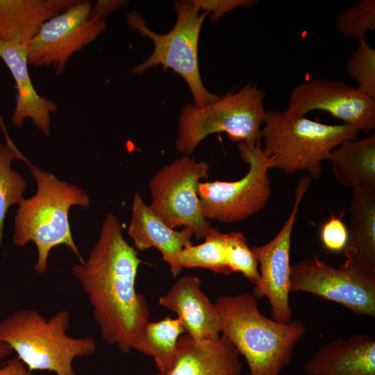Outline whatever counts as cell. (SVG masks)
<instances>
[{"label": "cell", "instance_id": "obj_1", "mask_svg": "<svg viewBox=\"0 0 375 375\" xmlns=\"http://www.w3.org/2000/svg\"><path fill=\"white\" fill-rule=\"evenodd\" d=\"M141 262L137 250L124 239L121 223L108 213L88 259L72 268L88 296L102 339L124 353L134 349L149 321V305L135 287Z\"/></svg>", "mask_w": 375, "mask_h": 375}, {"label": "cell", "instance_id": "obj_2", "mask_svg": "<svg viewBox=\"0 0 375 375\" xmlns=\"http://www.w3.org/2000/svg\"><path fill=\"white\" fill-rule=\"evenodd\" d=\"M215 304L221 319V335L244 356L250 375H280L306 333L305 324L265 317L258 309V299L248 292L222 296Z\"/></svg>", "mask_w": 375, "mask_h": 375}, {"label": "cell", "instance_id": "obj_3", "mask_svg": "<svg viewBox=\"0 0 375 375\" xmlns=\"http://www.w3.org/2000/svg\"><path fill=\"white\" fill-rule=\"evenodd\" d=\"M22 160L31 169L37 191L32 197L23 199L18 204L14 218L13 243L24 247L30 241L34 242L38 249L34 269L39 274L47 269L50 251L59 245L67 246L80 262H83L72 238L68 215L72 206L88 208L89 197L78 187L34 167L24 156Z\"/></svg>", "mask_w": 375, "mask_h": 375}, {"label": "cell", "instance_id": "obj_4", "mask_svg": "<svg viewBox=\"0 0 375 375\" xmlns=\"http://www.w3.org/2000/svg\"><path fill=\"white\" fill-rule=\"evenodd\" d=\"M261 128L263 151L269 169L288 174L306 171L319 179L322 162L344 142L356 140L360 131L346 124H326L286 110H266Z\"/></svg>", "mask_w": 375, "mask_h": 375}, {"label": "cell", "instance_id": "obj_5", "mask_svg": "<svg viewBox=\"0 0 375 375\" xmlns=\"http://www.w3.org/2000/svg\"><path fill=\"white\" fill-rule=\"evenodd\" d=\"M69 322L67 310L46 319L36 310H19L0 322V341L15 351L30 372L77 375L72 367L74 359L92 354L96 342L91 337L69 336Z\"/></svg>", "mask_w": 375, "mask_h": 375}, {"label": "cell", "instance_id": "obj_6", "mask_svg": "<svg viewBox=\"0 0 375 375\" xmlns=\"http://www.w3.org/2000/svg\"><path fill=\"white\" fill-rule=\"evenodd\" d=\"M264 97L256 85L248 84L204 106L185 103L178 118L176 149L189 156L208 135L219 132L238 143H260L266 114Z\"/></svg>", "mask_w": 375, "mask_h": 375}, {"label": "cell", "instance_id": "obj_7", "mask_svg": "<svg viewBox=\"0 0 375 375\" xmlns=\"http://www.w3.org/2000/svg\"><path fill=\"white\" fill-rule=\"evenodd\" d=\"M177 19L174 27L165 34L151 31L141 15L131 12L128 15V24L142 35L151 39L154 44L151 55L133 69L134 74L140 75L150 68L161 65L164 70L172 69L185 81L198 107L218 100L220 96L207 90L203 85L199 67L198 44L203 22L207 12L199 9L192 1H177L174 3Z\"/></svg>", "mask_w": 375, "mask_h": 375}, {"label": "cell", "instance_id": "obj_8", "mask_svg": "<svg viewBox=\"0 0 375 375\" xmlns=\"http://www.w3.org/2000/svg\"><path fill=\"white\" fill-rule=\"evenodd\" d=\"M209 170L206 162L188 156L165 166L149 183V207L169 228L184 226L197 239L205 238L213 227L202 213L198 186Z\"/></svg>", "mask_w": 375, "mask_h": 375}, {"label": "cell", "instance_id": "obj_9", "mask_svg": "<svg viewBox=\"0 0 375 375\" xmlns=\"http://www.w3.org/2000/svg\"><path fill=\"white\" fill-rule=\"evenodd\" d=\"M249 170L232 182H200L198 197L203 216L221 222L242 221L261 210L271 194L268 159L260 143H238Z\"/></svg>", "mask_w": 375, "mask_h": 375}, {"label": "cell", "instance_id": "obj_10", "mask_svg": "<svg viewBox=\"0 0 375 375\" xmlns=\"http://www.w3.org/2000/svg\"><path fill=\"white\" fill-rule=\"evenodd\" d=\"M92 8L90 1H78L44 23L28 44V64L52 67L61 74L69 58L106 28L103 18L90 17Z\"/></svg>", "mask_w": 375, "mask_h": 375}, {"label": "cell", "instance_id": "obj_11", "mask_svg": "<svg viewBox=\"0 0 375 375\" xmlns=\"http://www.w3.org/2000/svg\"><path fill=\"white\" fill-rule=\"evenodd\" d=\"M292 292L336 302L358 316L375 317V278L353 269L334 267L317 255L291 265Z\"/></svg>", "mask_w": 375, "mask_h": 375}, {"label": "cell", "instance_id": "obj_12", "mask_svg": "<svg viewBox=\"0 0 375 375\" xmlns=\"http://www.w3.org/2000/svg\"><path fill=\"white\" fill-rule=\"evenodd\" d=\"M310 181L309 176L299 178L292 211L276 235L269 242L251 248L260 265V279L253 285L251 294L257 299L266 297L272 319L280 322L292 321V312L289 303L292 234L301 202Z\"/></svg>", "mask_w": 375, "mask_h": 375}, {"label": "cell", "instance_id": "obj_13", "mask_svg": "<svg viewBox=\"0 0 375 375\" xmlns=\"http://www.w3.org/2000/svg\"><path fill=\"white\" fill-rule=\"evenodd\" d=\"M314 110L327 112L360 132L375 128V100L342 81L312 79L294 88L285 110L304 116Z\"/></svg>", "mask_w": 375, "mask_h": 375}, {"label": "cell", "instance_id": "obj_14", "mask_svg": "<svg viewBox=\"0 0 375 375\" xmlns=\"http://www.w3.org/2000/svg\"><path fill=\"white\" fill-rule=\"evenodd\" d=\"M196 276L181 277L159 299L160 306L178 315L186 334L196 340H215L220 336L221 319L215 303L201 289Z\"/></svg>", "mask_w": 375, "mask_h": 375}, {"label": "cell", "instance_id": "obj_15", "mask_svg": "<svg viewBox=\"0 0 375 375\" xmlns=\"http://www.w3.org/2000/svg\"><path fill=\"white\" fill-rule=\"evenodd\" d=\"M239 353L224 335L215 340H196L180 336L170 367L156 375H240Z\"/></svg>", "mask_w": 375, "mask_h": 375}, {"label": "cell", "instance_id": "obj_16", "mask_svg": "<svg viewBox=\"0 0 375 375\" xmlns=\"http://www.w3.org/2000/svg\"><path fill=\"white\" fill-rule=\"evenodd\" d=\"M0 58L10 70L17 88V103L10 119L12 123L22 127L26 119H31L49 136L50 115L58 108L54 101L40 96L33 87L28 69V44L0 40Z\"/></svg>", "mask_w": 375, "mask_h": 375}, {"label": "cell", "instance_id": "obj_17", "mask_svg": "<svg viewBox=\"0 0 375 375\" xmlns=\"http://www.w3.org/2000/svg\"><path fill=\"white\" fill-rule=\"evenodd\" d=\"M127 233L135 249H157L162 260L169 265L172 277L179 274L182 269L177 263V256L192 244L193 233L187 227L180 231L169 228L145 203L138 192L133 197Z\"/></svg>", "mask_w": 375, "mask_h": 375}, {"label": "cell", "instance_id": "obj_18", "mask_svg": "<svg viewBox=\"0 0 375 375\" xmlns=\"http://www.w3.org/2000/svg\"><path fill=\"white\" fill-rule=\"evenodd\" d=\"M303 369L306 375H375V340L362 334L328 342Z\"/></svg>", "mask_w": 375, "mask_h": 375}, {"label": "cell", "instance_id": "obj_19", "mask_svg": "<svg viewBox=\"0 0 375 375\" xmlns=\"http://www.w3.org/2000/svg\"><path fill=\"white\" fill-rule=\"evenodd\" d=\"M344 268L375 278V190L352 189Z\"/></svg>", "mask_w": 375, "mask_h": 375}, {"label": "cell", "instance_id": "obj_20", "mask_svg": "<svg viewBox=\"0 0 375 375\" xmlns=\"http://www.w3.org/2000/svg\"><path fill=\"white\" fill-rule=\"evenodd\" d=\"M77 0H0V40L28 44L44 23Z\"/></svg>", "mask_w": 375, "mask_h": 375}, {"label": "cell", "instance_id": "obj_21", "mask_svg": "<svg viewBox=\"0 0 375 375\" xmlns=\"http://www.w3.org/2000/svg\"><path fill=\"white\" fill-rule=\"evenodd\" d=\"M334 178L351 189L375 190V134L359 140H349L336 147L327 156Z\"/></svg>", "mask_w": 375, "mask_h": 375}, {"label": "cell", "instance_id": "obj_22", "mask_svg": "<svg viewBox=\"0 0 375 375\" xmlns=\"http://www.w3.org/2000/svg\"><path fill=\"white\" fill-rule=\"evenodd\" d=\"M185 331L180 322L167 316L157 322L149 321L143 327L134 349L154 360L159 372L167 370L173 363L177 342Z\"/></svg>", "mask_w": 375, "mask_h": 375}, {"label": "cell", "instance_id": "obj_23", "mask_svg": "<svg viewBox=\"0 0 375 375\" xmlns=\"http://www.w3.org/2000/svg\"><path fill=\"white\" fill-rule=\"evenodd\" d=\"M176 260L181 269L200 267L224 275L233 273L227 263L224 233L215 228H212L203 243L183 248Z\"/></svg>", "mask_w": 375, "mask_h": 375}, {"label": "cell", "instance_id": "obj_24", "mask_svg": "<svg viewBox=\"0 0 375 375\" xmlns=\"http://www.w3.org/2000/svg\"><path fill=\"white\" fill-rule=\"evenodd\" d=\"M23 155L7 138L6 143L0 142V247L3 246V226L9 208L19 204L24 199L26 188L24 178L11 167L13 160H22Z\"/></svg>", "mask_w": 375, "mask_h": 375}, {"label": "cell", "instance_id": "obj_25", "mask_svg": "<svg viewBox=\"0 0 375 375\" xmlns=\"http://www.w3.org/2000/svg\"><path fill=\"white\" fill-rule=\"evenodd\" d=\"M227 263L232 272H240L256 285L260 279L257 259L241 232L224 233Z\"/></svg>", "mask_w": 375, "mask_h": 375}, {"label": "cell", "instance_id": "obj_26", "mask_svg": "<svg viewBox=\"0 0 375 375\" xmlns=\"http://www.w3.org/2000/svg\"><path fill=\"white\" fill-rule=\"evenodd\" d=\"M346 69L357 81L358 89L375 100V50L368 44L366 37L358 40V46L349 57Z\"/></svg>", "mask_w": 375, "mask_h": 375}, {"label": "cell", "instance_id": "obj_27", "mask_svg": "<svg viewBox=\"0 0 375 375\" xmlns=\"http://www.w3.org/2000/svg\"><path fill=\"white\" fill-rule=\"evenodd\" d=\"M335 27L345 36L365 38L367 31L375 29V1L360 0L344 10L338 15Z\"/></svg>", "mask_w": 375, "mask_h": 375}, {"label": "cell", "instance_id": "obj_28", "mask_svg": "<svg viewBox=\"0 0 375 375\" xmlns=\"http://www.w3.org/2000/svg\"><path fill=\"white\" fill-rule=\"evenodd\" d=\"M320 238L326 250L331 252H340L346 247L348 231L340 218L332 215L323 224Z\"/></svg>", "mask_w": 375, "mask_h": 375}, {"label": "cell", "instance_id": "obj_29", "mask_svg": "<svg viewBox=\"0 0 375 375\" xmlns=\"http://www.w3.org/2000/svg\"><path fill=\"white\" fill-rule=\"evenodd\" d=\"M199 10L212 13V21L219 20L224 15L238 7H250L254 0H192Z\"/></svg>", "mask_w": 375, "mask_h": 375}, {"label": "cell", "instance_id": "obj_30", "mask_svg": "<svg viewBox=\"0 0 375 375\" xmlns=\"http://www.w3.org/2000/svg\"><path fill=\"white\" fill-rule=\"evenodd\" d=\"M125 1H97L94 7L92 8L90 17H99L103 18L112 11L124 6Z\"/></svg>", "mask_w": 375, "mask_h": 375}, {"label": "cell", "instance_id": "obj_31", "mask_svg": "<svg viewBox=\"0 0 375 375\" xmlns=\"http://www.w3.org/2000/svg\"><path fill=\"white\" fill-rule=\"evenodd\" d=\"M0 375H31L26 365L18 358L8 360L0 365Z\"/></svg>", "mask_w": 375, "mask_h": 375}, {"label": "cell", "instance_id": "obj_32", "mask_svg": "<svg viewBox=\"0 0 375 375\" xmlns=\"http://www.w3.org/2000/svg\"><path fill=\"white\" fill-rule=\"evenodd\" d=\"M12 351V348L8 344L0 341V360L8 357Z\"/></svg>", "mask_w": 375, "mask_h": 375}]
</instances>
